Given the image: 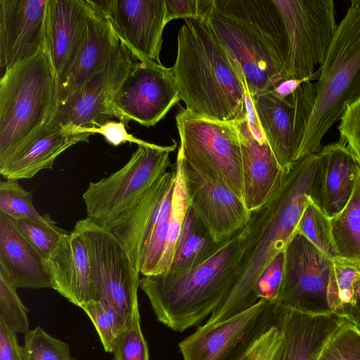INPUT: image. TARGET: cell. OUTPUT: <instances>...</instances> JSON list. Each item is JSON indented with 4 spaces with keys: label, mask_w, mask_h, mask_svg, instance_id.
<instances>
[{
    "label": "cell",
    "mask_w": 360,
    "mask_h": 360,
    "mask_svg": "<svg viewBox=\"0 0 360 360\" xmlns=\"http://www.w3.org/2000/svg\"><path fill=\"white\" fill-rule=\"evenodd\" d=\"M262 330L259 333L255 334L250 338H248L246 341H245L240 347L236 350V352L233 354V356L230 358L229 360H246L250 349L256 339V338L264 330Z\"/></svg>",
    "instance_id": "obj_49"
},
{
    "label": "cell",
    "mask_w": 360,
    "mask_h": 360,
    "mask_svg": "<svg viewBox=\"0 0 360 360\" xmlns=\"http://www.w3.org/2000/svg\"><path fill=\"white\" fill-rule=\"evenodd\" d=\"M323 179L319 153L304 156L294 163L276 192L250 212L249 221L240 232L242 252L233 285L203 327L222 322L258 301L255 295L256 283L296 233L307 202L311 199L321 207Z\"/></svg>",
    "instance_id": "obj_1"
},
{
    "label": "cell",
    "mask_w": 360,
    "mask_h": 360,
    "mask_svg": "<svg viewBox=\"0 0 360 360\" xmlns=\"http://www.w3.org/2000/svg\"><path fill=\"white\" fill-rule=\"evenodd\" d=\"M311 80L309 79H287L281 82L273 91L283 98H285L294 92L301 84Z\"/></svg>",
    "instance_id": "obj_48"
},
{
    "label": "cell",
    "mask_w": 360,
    "mask_h": 360,
    "mask_svg": "<svg viewBox=\"0 0 360 360\" xmlns=\"http://www.w3.org/2000/svg\"><path fill=\"white\" fill-rule=\"evenodd\" d=\"M251 98L264 134L287 174L298 160L316 102V85L311 80L306 81L285 98L273 90Z\"/></svg>",
    "instance_id": "obj_11"
},
{
    "label": "cell",
    "mask_w": 360,
    "mask_h": 360,
    "mask_svg": "<svg viewBox=\"0 0 360 360\" xmlns=\"http://www.w3.org/2000/svg\"><path fill=\"white\" fill-rule=\"evenodd\" d=\"M330 219L337 259L360 266V175L347 205Z\"/></svg>",
    "instance_id": "obj_29"
},
{
    "label": "cell",
    "mask_w": 360,
    "mask_h": 360,
    "mask_svg": "<svg viewBox=\"0 0 360 360\" xmlns=\"http://www.w3.org/2000/svg\"><path fill=\"white\" fill-rule=\"evenodd\" d=\"M181 100L172 68L136 60L113 100L114 117L149 127L165 117Z\"/></svg>",
    "instance_id": "obj_13"
},
{
    "label": "cell",
    "mask_w": 360,
    "mask_h": 360,
    "mask_svg": "<svg viewBox=\"0 0 360 360\" xmlns=\"http://www.w3.org/2000/svg\"><path fill=\"white\" fill-rule=\"evenodd\" d=\"M284 250L279 252L259 276L255 287L256 299L277 301L283 276Z\"/></svg>",
    "instance_id": "obj_40"
},
{
    "label": "cell",
    "mask_w": 360,
    "mask_h": 360,
    "mask_svg": "<svg viewBox=\"0 0 360 360\" xmlns=\"http://www.w3.org/2000/svg\"><path fill=\"white\" fill-rule=\"evenodd\" d=\"M91 135L75 127L47 123L0 163V174L6 179H31L43 169H52L62 153L79 142H89Z\"/></svg>",
    "instance_id": "obj_23"
},
{
    "label": "cell",
    "mask_w": 360,
    "mask_h": 360,
    "mask_svg": "<svg viewBox=\"0 0 360 360\" xmlns=\"http://www.w3.org/2000/svg\"><path fill=\"white\" fill-rule=\"evenodd\" d=\"M214 0H165L166 22L178 18L207 19Z\"/></svg>",
    "instance_id": "obj_43"
},
{
    "label": "cell",
    "mask_w": 360,
    "mask_h": 360,
    "mask_svg": "<svg viewBox=\"0 0 360 360\" xmlns=\"http://www.w3.org/2000/svg\"><path fill=\"white\" fill-rule=\"evenodd\" d=\"M240 145L243 202L250 212L264 204L281 187L286 173L266 140L258 141L247 119L236 122Z\"/></svg>",
    "instance_id": "obj_21"
},
{
    "label": "cell",
    "mask_w": 360,
    "mask_h": 360,
    "mask_svg": "<svg viewBox=\"0 0 360 360\" xmlns=\"http://www.w3.org/2000/svg\"><path fill=\"white\" fill-rule=\"evenodd\" d=\"M175 180V171L165 172L129 211L107 229L126 249L136 270L152 231L169 215Z\"/></svg>",
    "instance_id": "obj_19"
},
{
    "label": "cell",
    "mask_w": 360,
    "mask_h": 360,
    "mask_svg": "<svg viewBox=\"0 0 360 360\" xmlns=\"http://www.w3.org/2000/svg\"><path fill=\"white\" fill-rule=\"evenodd\" d=\"M182 164L190 207L214 239L224 243L239 233L250 219L243 200L224 184Z\"/></svg>",
    "instance_id": "obj_17"
},
{
    "label": "cell",
    "mask_w": 360,
    "mask_h": 360,
    "mask_svg": "<svg viewBox=\"0 0 360 360\" xmlns=\"http://www.w3.org/2000/svg\"><path fill=\"white\" fill-rule=\"evenodd\" d=\"M317 72L316 102L298 160L321 150L323 136L360 96V0L351 1Z\"/></svg>",
    "instance_id": "obj_6"
},
{
    "label": "cell",
    "mask_w": 360,
    "mask_h": 360,
    "mask_svg": "<svg viewBox=\"0 0 360 360\" xmlns=\"http://www.w3.org/2000/svg\"><path fill=\"white\" fill-rule=\"evenodd\" d=\"M112 353L113 360H150L147 341L141 327L139 307L120 331Z\"/></svg>",
    "instance_id": "obj_38"
},
{
    "label": "cell",
    "mask_w": 360,
    "mask_h": 360,
    "mask_svg": "<svg viewBox=\"0 0 360 360\" xmlns=\"http://www.w3.org/2000/svg\"><path fill=\"white\" fill-rule=\"evenodd\" d=\"M316 360H360V332L346 320L325 343Z\"/></svg>",
    "instance_id": "obj_39"
},
{
    "label": "cell",
    "mask_w": 360,
    "mask_h": 360,
    "mask_svg": "<svg viewBox=\"0 0 360 360\" xmlns=\"http://www.w3.org/2000/svg\"><path fill=\"white\" fill-rule=\"evenodd\" d=\"M323 161L321 208L329 218L347 205L360 175V165L344 141L319 151Z\"/></svg>",
    "instance_id": "obj_27"
},
{
    "label": "cell",
    "mask_w": 360,
    "mask_h": 360,
    "mask_svg": "<svg viewBox=\"0 0 360 360\" xmlns=\"http://www.w3.org/2000/svg\"><path fill=\"white\" fill-rule=\"evenodd\" d=\"M296 232L332 259H337L330 219L311 199L307 202L297 226Z\"/></svg>",
    "instance_id": "obj_32"
},
{
    "label": "cell",
    "mask_w": 360,
    "mask_h": 360,
    "mask_svg": "<svg viewBox=\"0 0 360 360\" xmlns=\"http://www.w3.org/2000/svg\"><path fill=\"white\" fill-rule=\"evenodd\" d=\"M178 154L205 177L232 190L243 200L240 139L236 122L208 120L181 108L176 115Z\"/></svg>",
    "instance_id": "obj_7"
},
{
    "label": "cell",
    "mask_w": 360,
    "mask_h": 360,
    "mask_svg": "<svg viewBox=\"0 0 360 360\" xmlns=\"http://www.w3.org/2000/svg\"><path fill=\"white\" fill-rule=\"evenodd\" d=\"M81 309L93 323L104 350L112 353L117 338L124 328L117 311L104 300L90 301Z\"/></svg>",
    "instance_id": "obj_34"
},
{
    "label": "cell",
    "mask_w": 360,
    "mask_h": 360,
    "mask_svg": "<svg viewBox=\"0 0 360 360\" xmlns=\"http://www.w3.org/2000/svg\"><path fill=\"white\" fill-rule=\"evenodd\" d=\"M172 68L187 111L224 122L246 118L245 79L207 19L185 20L178 32Z\"/></svg>",
    "instance_id": "obj_2"
},
{
    "label": "cell",
    "mask_w": 360,
    "mask_h": 360,
    "mask_svg": "<svg viewBox=\"0 0 360 360\" xmlns=\"http://www.w3.org/2000/svg\"><path fill=\"white\" fill-rule=\"evenodd\" d=\"M359 276L360 266L333 259L327 290L328 302L333 313L343 317L353 303L354 283Z\"/></svg>",
    "instance_id": "obj_31"
},
{
    "label": "cell",
    "mask_w": 360,
    "mask_h": 360,
    "mask_svg": "<svg viewBox=\"0 0 360 360\" xmlns=\"http://www.w3.org/2000/svg\"><path fill=\"white\" fill-rule=\"evenodd\" d=\"M81 133L101 134L105 141L113 146H117L124 143H136L138 146H148L151 143L139 139L129 134L126 125L122 122L108 120L99 127L87 129L77 128Z\"/></svg>",
    "instance_id": "obj_44"
},
{
    "label": "cell",
    "mask_w": 360,
    "mask_h": 360,
    "mask_svg": "<svg viewBox=\"0 0 360 360\" xmlns=\"http://www.w3.org/2000/svg\"><path fill=\"white\" fill-rule=\"evenodd\" d=\"M0 268L17 288L53 289L47 259L21 233L15 221L1 212Z\"/></svg>",
    "instance_id": "obj_26"
},
{
    "label": "cell",
    "mask_w": 360,
    "mask_h": 360,
    "mask_svg": "<svg viewBox=\"0 0 360 360\" xmlns=\"http://www.w3.org/2000/svg\"><path fill=\"white\" fill-rule=\"evenodd\" d=\"M49 0H0V68L35 54L45 44Z\"/></svg>",
    "instance_id": "obj_18"
},
{
    "label": "cell",
    "mask_w": 360,
    "mask_h": 360,
    "mask_svg": "<svg viewBox=\"0 0 360 360\" xmlns=\"http://www.w3.org/2000/svg\"><path fill=\"white\" fill-rule=\"evenodd\" d=\"M283 336L274 321L254 340L246 360H279Z\"/></svg>",
    "instance_id": "obj_41"
},
{
    "label": "cell",
    "mask_w": 360,
    "mask_h": 360,
    "mask_svg": "<svg viewBox=\"0 0 360 360\" xmlns=\"http://www.w3.org/2000/svg\"><path fill=\"white\" fill-rule=\"evenodd\" d=\"M284 257L277 305L311 315L332 314L327 290L333 259L297 232Z\"/></svg>",
    "instance_id": "obj_12"
},
{
    "label": "cell",
    "mask_w": 360,
    "mask_h": 360,
    "mask_svg": "<svg viewBox=\"0 0 360 360\" xmlns=\"http://www.w3.org/2000/svg\"><path fill=\"white\" fill-rule=\"evenodd\" d=\"M0 360H24L17 333L0 321Z\"/></svg>",
    "instance_id": "obj_45"
},
{
    "label": "cell",
    "mask_w": 360,
    "mask_h": 360,
    "mask_svg": "<svg viewBox=\"0 0 360 360\" xmlns=\"http://www.w3.org/2000/svg\"><path fill=\"white\" fill-rule=\"evenodd\" d=\"M245 103L246 119L249 124L250 130L254 136L258 141H264L266 139V137L260 126L249 90L246 93Z\"/></svg>",
    "instance_id": "obj_47"
},
{
    "label": "cell",
    "mask_w": 360,
    "mask_h": 360,
    "mask_svg": "<svg viewBox=\"0 0 360 360\" xmlns=\"http://www.w3.org/2000/svg\"><path fill=\"white\" fill-rule=\"evenodd\" d=\"M118 39L139 61L161 63L165 0H94Z\"/></svg>",
    "instance_id": "obj_15"
},
{
    "label": "cell",
    "mask_w": 360,
    "mask_h": 360,
    "mask_svg": "<svg viewBox=\"0 0 360 360\" xmlns=\"http://www.w3.org/2000/svg\"><path fill=\"white\" fill-rule=\"evenodd\" d=\"M22 347L24 360H75L68 344L51 336L40 326L25 334Z\"/></svg>",
    "instance_id": "obj_35"
},
{
    "label": "cell",
    "mask_w": 360,
    "mask_h": 360,
    "mask_svg": "<svg viewBox=\"0 0 360 360\" xmlns=\"http://www.w3.org/2000/svg\"><path fill=\"white\" fill-rule=\"evenodd\" d=\"M343 317L360 332V276L354 283L353 303L345 311Z\"/></svg>",
    "instance_id": "obj_46"
},
{
    "label": "cell",
    "mask_w": 360,
    "mask_h": 360,
    "mask_svg": "<svg viewBox=\"0 0 360 360\" xmlns=\"http://www.w3.org/2000/svg\"><path fill=\"white\" fill-rule=\"evenodd\" d=\"M90 2L86 35L72 67L58 82L56 106L105 68L120 41L105 13L94 0Z\"/></svg>",
    "instance_id": "obj_22"
},
{
    "label": "cell",
    "mask_w": 360,
    "mask_h": 360,
    "mask_svg": "<svg viewBox=\"0 0 360 360\" xmlns=\"http://www.w3.org/2000/svg\"><path fill=\"white\" fill-rule=\"evenodd\" d=\"M240 232L192 269L140 278L139 288L158 321L181 333L197 326L218 309L236 274L242 252Z\"/></svg>",
    "instance_id": "obj_4"
},
{
    "label": "cell",
    "mask_w": 360,
    "mask_h": 360,
    "mask_svg": "<svg viewBox=\"0 0 360 360\" xmlns=\"http://www.w3.org/2000/svg\"><path fill=\"white\" fill-rule=\"evenodd\" d=\"M177 146H138L129 161L107 177L91 181L82 198L86 218L105 229L123 217L170 165Z\"/></svg>",
    "instance_id": "obj_8"
},
{
    "label": "cell",
    "mask_w": 360,
    "mask_h": 360,
    "mask_svg": "<svg viewBox=\"0 0 360 360\" xmlns=\"http://www.w3.org/2000/svg\"><path fill=\"white\" fill-rule=\"evenodd\" d=\"M176 180L174 186L170 213L168 217V230L166 248L161 260L158 274L167 271L172 262L176 244L181 233L186 214L190 207L182 160L177 154L176 165ZM157 274V275H158Z\"/></svg>",
    "instance_id": "obj_30"
},
{
    "label": "cell",
    "mask_w": 360,
    "mask_h": 360,
    "mask_svg": "<svg viewBox=\"0 0 360 360\" xmlns=\"http://www.w3.org/2000/svg\"><path fill=\"white\" fill-rule=\"evenodd\" d=\"M91 8L90 0H49L46 42L58 82L80 51Z\"/></svg>",
    "instance_id": "obj_20"
},
{
    "label": "cell",
    "mask_w": 360,
    "mask_h": 360,
    "mask_svg": "<svg viewBox=\"0 0 360 360\" xmlns=\"http://www.w3.org/2000/svg\"><path fill=\"white\" fill-rule=\"evenodd\" d=\"M27 309L21 302L17 288L0 268V321L16 333L29 330Z\"/></svg>",
    "instance_id": "obj_36"
},
{
    "label": "cell",
    "mask_w": 360,
    "mask_h": 360,
    "mask_svg": "<svg viewBox=\"0 0 360 360\" xmlns=\"http://www.w3.org/2000/svg\"><path fill=\"white\" fill-rule=\"evenodd\" d=\"M32 191H27L16 179L0 182V212L13 219H41L32 203Z\"/></svg>",
    "instance_id": "obj_37"
},
{
    "label": "cell",
    "mask_w": 360,
    "mask_h": 360,
    "mask_svg": "<svg viewBox=\"0 0 360 360\" xmlns=\"http://www.w3.org/2000/svg\"><path fill=\"white\" fill-rule=\"evenodd\" d=\"M14 221L21 233L46 259L68 233L58 227L47 214H43L41 219H20Z\"/></svg>",
    "instance_id": "obj_33"
},
{
    "label": "cell",
    "mask_w": 360,
    "mask_h": 360,
    "mask_svg": "<svg viewBox=\"0 0 360 360\" xmlns=\"http://www.w3.org/2000/svg\"><path fill=\"white\" fill-rule=\"evenodd\" d=\"M276 302L259 300L213 326H199L181 341L183 360H229L240 345L274 321Z\"/></svg>",
    "instance_id": "obj_16"
},
{
    "label": "cell",
    "mask_w": 360,
    "mask_h": 360,
    "mask_svg": "<svg viewBox=\"0 0 360 360\" xmlns=\"http://www.w3.org/2000/svg\"><path fill=\"white\" fill-rule=\"evenodd\" d=\"M338 130L360 165V96L351 103L340 117Z\"/></svg>",
    "instance_id": "obj_42"
},
{
    "label": "cell",
    "mask_w": 360,
    "mask_h": 360,
    "mask_svg": "<svg viewBox=\"0 0 360 360\" xmlns=\"http://www.w3.org/2000/svg\"><path fill=\"white\" fill-rule=\"evenodd\" d=\"M207 21L251 96L274 90L285 80V39L273 0H214Z\"/></svg>",
    "instance_id": "obj_3"
},
{
    "label": "cell",
    "mask_w": 360,
    "mask_h": 360,
    "mask_svg": "<svg viewBox=\"0 0 360 360\" xmlns=\"http://www.w3.org/2000/svg\"><path fill=\"white\" fill-rule=\"evenodd\" d=\"M57 84L46 41L35 54L4 70L0 79V163L49 123Z\"/></svg>",
    "instance_id": "obj_5"
},
{
    "label": "cell",
    "mask_w": 360,
    "mask_h": 360,
    "mask_svg": "<svg viewBox=\"0 0 360 360\" xmlns=\"http://www.w3.org/2000/svg\"><path fill=\"white\" fill-rule=\"evenodd\" d=\"M225 242L216 241L190 207L167 271H185L202 264L217 252Z\"/></svg>",
    "instance_id": "obj_28"
},
{
    "label": "cell",
    "mask_w": 360,
    "mask_h": 360,
    "mask_svg": "<svg viewBox=\"0 0 360 360\" xmlns=\"http://www.w3.org/2000/svg\"><path fill=\"white\" fill-rule=\"evenodd\" d=\"M136 60L120 40L105 68L58 103L49 123L87 129L110 120L115 96Z\"/></svg>",
    "instance_id": "obj_14"
},
{
    "label": "cell",
    "mask_w": 360,
    "mask_h": 360,
    "mask_svg": "<svg viewBox=\"0 0 360 360\" xmlns=\"http://www.w3.org/2000/svg\"><path fill=\"white\" fill-rule=\"evenodd\" d=\"M345 321L334 313L311 315L276 304L274 322L283 336L279 360H316L325 343Z\"/></svg>",
    "instance_id": "obj_24"
},
{
    "label": "cell",
    "mask_w": 360,
    "mask_h": 360,
    "mask_svg": "<svg viewBox=\"0 0 360 360\" xmlns=\"http://www.w3.org/2000/svg\"><path fill=\"white\" fill-rule=\"evenodd\" d=\"M86 247L92 282L101 300L118 313L124 327L139 307L140 274L126 249L107 229L85 218L74 229Z\"/></svg>",
    "instance_id": "obj_10"
},
{
    "label": "cell",
    "mask_w": 360,
    "mask_h": 360,
    "mask_svg": "<svg viewBox=\"0 0 360 360\" xmlns=\"http://www.w3.org/2000/svg\"><path fill=\"white\" fill-rule=\"evenodd\" d=\"M53 289L82 308L100 297L92 282L85 243L75 230L68 232L47 259Z\"/></svg>",
    "instance_id": "obj_25"
},
{
    "label": "cell",
    "mask_w": 360,
    "mask_h": 360,
    "mask_svg": "<svg viewBox=\"0 0 360 360\" xmlns=\"http://www.w3.org/2000/svg\"><path fill=\"white\" fill-rule=\"evenodd\" d=\"M281 15L286 44L284 79L315 77L338 25L332 0H273Z\"/></svg>",
    "instance_id": "obj_9"
}]
</instances>
